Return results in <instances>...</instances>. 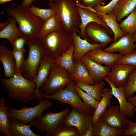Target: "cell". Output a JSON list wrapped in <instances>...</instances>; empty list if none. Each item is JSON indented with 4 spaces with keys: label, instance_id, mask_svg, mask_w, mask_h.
Wrapping results in <instances>:
<instances>
[{
    "label": "cell",
    "instance_id": "obj_36",
    "mask_svg": "<svg viewBox=\"0 0 136 136\" xmlns=\"http://www.w3.org/2000/svg\"><path fill=\"white\" fill-rule=\"evenodd\" d=\"M126 97L127 98L133 96L136 92V69L130 74L127 83L124 88Z\"/></svg>",
    "mask_w": 136,
    "mask_h": 136
},
{
    "label": "cell",
    "instance_id": "obj_56",
    "mask_svg": "<svg viewBox=\"0 0 136 136\" xmlns=\"http://www.w3.org/2000/svg\"></svg>",
    "mask_w": 136,
    "mask_h": 136
},
{
    "label": "cell",
    "instance_id": "obj_37",
    "mask_svg": "<svg viewBox=\"0 0 136 136\" xmlns=\"http://www.w3.org/2000/svg\"><path fill=\"white\" fill-rule=\"evenodd\" d=\"M54 136H79V133L76 128L68 126L61 122Z\"/></svg>",
    "mask_w": 136,
    "mask_h": 136
},
{
    "label": "cell",
    "instance_id": "obj_16",
    "mask_svg": "<svg viewBox=\"0 0 136 136\" xmlns=\"http://www.w3.org/2000/svg\"><path fill=\"white\" fill-rule=\"evenodd\" d=\"M78 34L76 31L72 34L74 48L73 58L75 64L88 52L99 47L102 48L100 44L91 43L86 38L82 39Z\"/></svg>",
    "mask_w": 136,
    "mask_h": 136
},
{
    "label": "cell",
    "instance_id": "obj_7",
    "mask_svg": "<svg viewBox=\"0 0 136 136\" xmlns=\"http://www.w3.org/2000/svg\"><path fill=\"white\" fill-rule=\"evenodd\" d=\"M70 74L64 69L54 64L51 70L48 78L40 89L47 96L56 93L66 87L72 81Z\"/></svg>",
    "mask_w": 136,
    "mask_h": 136
},
{
    "label": "cell",
    "instance_id": "obj_33",
    "mask_svg": "<svg viewBox=\"0 0 136 136\" xmlns=\"http://www.w3.org/2000/svg\"><path fill=\"white\" fill-rule=\"evenodd\" d=\"M122 30L132 36L136 31V11L134 10L119 23Z\"/></svg>",
    "mask_w": 136,
    "mask_h": 136
},
{
    "label": "cell",
    "instance_id": "obj_18",
    "mask_svg": "<svg viewBox=\"0 0 136 136\" xmlns=\"http://www.w3.org/2000/svg\"><path fill=\"white\" fill-rule=\"evenodd\" d=\"M76 6L81 19L79 26L80 32L79 35L82 39L85 38V29L86 26L91 22H95L101 24L105 27L110 35H112V31L95 13L87 9L82 8L76 5Z\"/></svg>",
    "mask_w": 136,
    "mask_h": 136
},
{
    "label": "cell",
    "instance_id": "obj_14",
    "mask_svg": "<svg viewBox=\"0 0 136 136\" xmlns=\"http://www.w3.org/2000/svg\"><path fill=\"white\" fill-rule=\"evenodd\" d=\"M135 69L132 66L115 63L111 68V71L106 77L116 87L124 88L130 74Z\"/></svg>",
    "mask_w": 136,
    "mask_h": 136
},
{
    "label": "cell",
    "instance_id": "obj_40",
    "mask_svg": "<svg viewBox=\"0 0 136 136\" xmlns=\"http://www.w3.org/2000/svg\"><path fill=\"white\" fill-rule=\"evenodd\" d=\"M120 0H111L109 3L104 5L98 6L93 9L98 12L107 14L112 12V10Z\"/></svg>",
    "mask_w": 136,
    "mask_h": 136
},
{
    "label": "cell",
    "instance_id": "obj_30",
    "mask_svg": "<svg viewBox=\"0 0 136 136\" xmlns=\"http://www.w3.org/2000/svg\"><path fill=\"white\" fill-rule=\"evenodd\" d=\"M104 80L96 83L95 85L80 82H75L78 87L99 102L102 97V90L105 84Z\"/></svg>",
    "mask_w": 136,
    "mask_h": 136
},
{
    "label": "cell",
    "instance_id": "obj_9",
    "mask_svg": "<svg viewBox=\"0 0 136 136\" xmlns=\"http://www.w3.org/2000/svg\"><path fill=\"white\" fill-rule=\"evenodd\" d=\"M39 101L33 107L24 106L19 110L11 108L7 111L8 115L19 120L25 124H28L36 118L42 116L43 111L52 105L48 99Z\"/></svg>",
    "mask_w": 136,
    "mask_h": 136
},
{
    "label": "cell",
    "instance_id": "obj_19",
    "mask_svg": "<svg viewBox=\"0 0 136 136\" xmlns=\"http://www.w3.org/2000/svg\"><path fill=\"white\" fill-rule=\"evenodd\" d=\"M80 60L85 65L96 83L103 80V78L108 75L111 70L108 67L103 66L94 61L86 54L81 58Z\"/></svg>",
    "mask_w": 136,
    "mask_h": 136
},
{
    "label": "cell",
    "instance_id": "obj_21",
    "mask_svg": "<svg viewBox=\"0 0 136 136\" xmlns=\"http://www.w3.org/2000/svg\"><path fill=\"white\" fill-rule=\"evenodd\" d=\"M0 61L5 77L10 78L16 74V62L12 51L2 44L0 47Z\"/></svg>",
    "mask_w": 136,
    "mask_h": 136
},
{
    "label": "cell",
    "instance_id": "obj_53",
    "mask_svg": "<svg viewBox=\"0 0 136 136\" xmlns=\"http://www.w3.org/2000/svg\"><path fill=\"white\" fill-rule=\"evenodd\" d=\"M134 111L135 112H136V108H135L134 109Z\"/></svg>",
    "mask_w": 136,
    "mask_h": 136
},
{
    "label": "cell",
    "instance_id": "obj_17",
    "mask_svg": "<svg viewBox=\"0 0 136 136\" xmlns=\"http://www.w3.org/2000/svg\"><path fill=\"white\" fill-rule=\"evenodd\" d=\"M103 50L112 53L118 51L123 56L131 54L136 51L135 43L133 41L131 36L128 34H125Z\"/></svg>",
    "mask_w": 136,
    "mask_h": 136
},
{
    "label": "cell",
    "instance_id": "obj_6",
    "mask_svg": "<svg viewBox=\"0 0 136 136\" xmlns=\"http://www.w3.org/2000/svg\"><path fill=\"white\" fill-rule=\"evenodd\" d=\"M74 83L72 81L62 89L51 95L45 96L44 94L42 98L53 99L61 104H68L72 108L79 112L93 116L95 109L82 101L74 88Z\"/></svg>",
    "mask_w": 136,
    "mask_h": 136
},
{
    "label": "cell",
    "instance_id": "obj_27",
    "mask_svg": "<svg viewBox=\"0 0 136 136\" xmlns=\"http://www.w3.org/2000/svg\"><path fill=\"white\" fill-rule=\"evenodd\" d=\"M74 45L67 51L58 58L54 59V65L65 69L71 74L74 71L76 64L74 61L73 55Z\"/></svg>",
    "mask_w": 136,
    "mask_h": 136
},
{
    "label": "cell",
    "instance_id": "obj_24",
    "mask_svg": "<svg viewBox=\"0 0 136 136\" xmlns=\"http://www.w3.org/2000/svg\"><path fill=\"white\" fill-rule=\"evenodd\" d=\"M95 13L106 24L113 32L114 35L113 42L116 41L119 38L125 34L120 28L115 15L112 12L107 14L102 13L98 12Z\"/></svg>",
    "mask_w": 136,
    "mask_h": 136
},
{
    "label": "cell",
    "instance_id": "obj_22",
    "mask_svg": "<svg viewBox=\"0 0 136 136\" xmlns=\"http://www.w3.org/2000/svg\"><path fill=\"white\" fill-rule=\"evenodd\" d=\"M9 131L11 136H39L31 129V123L25 124L19 120L9 116Z\"/></svg>",
    "mask_w": 136,
    "mask_h": 136
},
{
    "label": "cell",
    "instance_id": "obj_51",
    "mask_svg": "<svg viewBox=\"0 0 136 136\" xmlns=\"http://www.w3.org/2000/svg\"><path fill=\"white\" fill-rule=\"evenodd\" d=\"M75 0V1H78L79 2H80L82 0Z\"/></svg>",
    "mask_w": 136,
    "mask_h": 136
},
{
    "label": "cell",
    "instance_id": "obj_39",
    "mask_svg": "<svg viewBox=\"0 0 136 136\" xmlns=\"http://www.w3.org/2000/svg\"><path fill=\"white\" fill-rule=\"evenodd\" d=\"M116 63L132 66L136 69V51L131 54L123 56Z\"/></svg>",
    "mask_w": 136,
    "mask_h": 136
},
{
    "label": "cell",
    "instance_id": "obj_41",
    "mask_svg": "<svg viewBox=\"0 0 136 136\" xmlns=\"http://www.w3.org/2000/svg\"><path fill=\"white\" fill-rule=\"evenodd\" d=\"M123 135L125 136H136V122L129 120Z\"/></svg>",
    "mask_w": 136,
    "mask_h": 136
},
{
    "label": "cell",
    "instance_id": "obj_20",
    "mask_svg": "<svg viewBox=\"0 0 136 136\" xmlns=\"http://www.w3.org/2000/svg\"><path fill=\"white\" fill-rule=\"evenodd\" d=\"M102 48L101 47L97 48L88 52L86 54L96 63L101 65L105 64L110 68L123 56L119 54L105 52Z\"/></svg>",
    "mask_w": 136,
    "mask_h": 136
},
{
    "label": "cell",
    "instance_id": "obj_1",
    "mask_svg": "<svg viewBox=\"0 0 136 136\" xmlns=\"http://www.w3.org/2000/svg\"><path fill=\"white\" fill-rule=\"evenodd\" d=\"M13 17L18 24L22 36L27 41L38 39L44 21L30 12L21 4L4 9Z\"/></svg>",
    "mask_w": 136,
    "mask_h": 136
},
{
    "label": "cell",
    "instance_id": "obj_12",
    "mask_svg": "<svg viewBox=\"0 0 136 136\" xmlns=\"http://www.w3.org/2000/svg\"><path fill=\"white\" fill-rule=\"evenodd\" d=\"M85 34L87 40H90L95 43H99L102 48L113 42V39L105 27L96 22H91L87 24L85 28Z\"/></svg>",
    "mask_w": 136,
    "mask_h": 136
},
{
    "label": "cell",
    "instance_id": "obj_15",
    "mask_svg": "<svg viewBox=\"0 0 136 136\" xmlns=\"http://www.w3.org/2000/svg\"><path fill=\"white\" fill-rule=\"evenodd\" d=\"M103 79L107 82L111 87L112 94L116 98L119 102L120 112L128 118H132L134 114L135 107L127 101L125 96L124 87H116L106 76L103 77Z\"/></svg>",
    "mask_w": 136,
    "mask_h": 136
},
{
    "label": "cell",
    "instance_id": "obj_13",
    "mask_svg": "<svg viewBox=\"0 0 136 136\" xmlns=\"http://www.w3.org/2000/svg\"><path fill=\"white\" fill-rule=\"evenodd\" d=\"M99 119L113 127L120 129L125 128L129 120L120 112L117 105L109 106Z\"/></svg>",
    "mask_w": 136,
    "mask_h": 136
},
{
    "label": "cell",
    "instance_id": "obj_47",
    "mask_svg": "<svg viewBox=\"0 0 136 136\" xmlns=\"http://www.w3.org/2000/svg\"><path fill=\"white\" fill-rule=\"evenodd\" d=\"M10 16H9L6 22L0 23V30H1L7 27L9 23L10 20Z\"/></svg>",
    "mask_w": 136,
    "mask_h": 136
},
{
    "label": "cell",
    "instance_id": "obj_10",
    "mask_svg": "<svg viewBox=\"0 0 136 136\" xmlns=\"http://www.w3.org/2000/svg\"><path fill=\"white\" fill-rule=\"evenodd\" d=\"M92 116L72 108L64 117L62 122L68 126L76 128L79 136H83L89 125L92 123Z\"/></svg>",
    "mask_w": 136,
    "mask_h": 136
},
{
    "label": "cell",
    "instance_id": "obj_25",
    "mask_svg": "<svg viewBox=\"0 0 136 136\" xmlns=\"http://www.w3.org/2000/svg\"><path fill=\"white\" fill-rule=\"evenodd\" d=\"M70 77L74 82H80L91 85L96 84L90 75L85 65L81 60L76 63L74 71L70 74Z\"/></svg>",
    "mask_w": 136,
    "mask_h": 136
},
{
    "label": "cell",
    "instance_id": "obj_49",
    "mask_svg": "<svg viewBox=\"0 0 136 136\" xmlns=\"http://www.w3.org/2000/svg\"><path fill=\"white\" fill-rule=\"evenodd\" d=\"M132 40L134 43L136 42V31L131 36Z\"/></svg>",
    "mask_w": 136,
    "mask_h": 136
},
{
    "label": "cell",
    "instance_id": "obj_28",
    "mask_svg": "<svg viewBox=\"0 0 136 136\" xmlns=\"http://www.w3.org/2000/svg\"><path fill=\"white\" fill-rule=\"evenodd\" d=\"M113 95L111 93V89L109 86V89L103 88L102 90L101 99L95 109L94 114L92 117V122L93 124L97 121L108 107L111 103V100Z\"/></svg>",
    "mask_w": 136,
    "mask_h": 136
},
{
    "label": "cell",
    "instance_id": "obj_52",
    "mask_svg": "<svg viewBox=\"0 0 136 136\" xmlns=\"http://www.w3.org/2000/svg\"><path fill=\"white\" fill-rule=\"evenodd\" d=\"M135 50L136 51V42L135 43Z\"/></svg>",
    "mask_w": 136,
    "mask_h": 136
},
{
    "label": "cell",
    "instance_id": "obj_3",
    "mask_svg": "<svg viewBox=\"0 0 136 136\" xmlns=\"http://www.w3.org/2000/svg\"><path fill=\"white\" fill-rule=\"evenodd\" d=\"M48 6L53 8L63 28L71 34L80 32V15L74 0H55Z\"/></svg>",
    "mask_w": 136,
    "mask_h": 136
},
{
    "label": "cell",
    "instance_id": "obj_50",
    "mask_svg": "<svg viewBox=\"0 0 136 136\" xmlns=\"http://www.w3.org/2000/svg\"><path fill=\"white\" fill-rule=\"evenodd\" d=\"M50 2H54L55 0H47Z\"/></svg>",
    "mask_w": 136,
    "mask_h": 136
},
{
    "label": "cell",
    "instance_id": "obj_5",
    "mask_svg": "<svg viewBox=\"0 0 136 136\" xmlns=\"http://www.w3.org/2000/svg\"><path fill=\"white\" fill-rule=\"evenodd\" d=\"M29 48L27 58L24 59L21 73L25 78L33 82L40 64L47 53L41 39L27 41Z\"/></svg>",
    "mask_w": 136,
    "mask_h": 136
},
{
    "label": "cell",
    "instance_id": "obj_45",
    "mask_svg": "<svg viewBox=\"0 0 136 136\" xmlns=\"http://www.w3.org/2000/svg\"><path fill=\"white\" fill-rule=\"evenodd\" d=\"M36 0H23L20 4L26 8L30 6L33 2Z\"/></svg>",
    "mask_w": 136,
    "mask_h": 136
},
{
    "label": "cell",
    "instance_id": "obj_35",
    "mask_svg": "<svg viewBox=\"0 0 136 136\" xmlns=\"http://www.w3.org/2000/svg\"><path fill=\"white\" fill-rule=\"evenodd\" d=\"M73 87L76 92L83 102L87 105L95 109L99 101L78 87L75 82L74 84Z\"/></svg>",
    "mask_w": 136,
    "mask_h": 136
},
{
    "label": "cell",
    "instance_id": "obj_34",
    "mask_svg": "<svg viewBox=\"0 0 136 136\" xmlns=\"http://www.w3.org/2000/svg\"><path fill=\"white\" fill-rule=\"evenodd\" d=\"M26 8L31 13L44 21L55 14V11L52 8L47 9L41 8L32 5Z\"/></svg>",
    "mask_w": 136,
    "mask_h": 136
},
{
    "label": "cell",
    "instance_id": "obj_29",
    "mask_svg": "<svg viewBox=\"0 0 136 136\" xmlns=\"http://www.w3.org/2000/svg\"><path fill=\"white\" fill-rule=\"evenodd\" d=\"M17 23L14 18L12 17L10 18L8 25L0 31V38L8 40L12 45L16 38L22 36L20 28L16 25Z\"/></svg>",
    "mask_w": 136,
    "mask_h": 136
},
{
    "label": "cell",
    "instance_id": "obj_55",
    "mask_svg": "<svg viewBox=\"0 0 136 136\" xmlns=\"http://www.w3.org/2000/svg\"><path fill=\"white\" fill-rule=\"evenodd\" d=\"M106 0H105V1H106Z\"/></svg>",
    "mask_w": 136,
    "mask_h": 136
},
{
    "label": "cell",
    "instance_id": "obj_48",
    "mask_svg": "<svg viewBox=\"0 0 136 136\" xmlns=\"http://www.w3.org/2000/svg\"><path fill=\"white\" fill-rule=\"evenodd\" d=\"M14 0H0V4L3 5L7 2L12 1Z\"/></svg>",
    "mask_w": 136,
    "mask_h": 136
},
{
    "label": "cell",
    "instance_id": "obj_8",
    "mask_svg": "<svg viewBox=\"0 0 136 136\" xmlns=\"http://www.w3.org/2000/svg\"><path fill=\"white\" fill-rule=\"evenodd\" d=\"M69 111L67 108L58 112H47L43 116L34 119L30 123L37 131L46 132V136H54L63 118Z\"/></svg>",
    "mask_w": 136,
    "mask_h": 136
},
{
    "label": "cell",
    "instance_id": "obj_38",
    "mask_svg": "<svg viewBox=\"0 0 136 136\" xmlns=\"http://www.w3.org/2000/svg\"><path fill=\"white\" fill-rule=\"evenodd\" d=\"M12 51L16 62V74L19 72L21 73L24 60V55L25 52V48L20 50L13 49Z\"/></svg>",
    "mask_w": 136,
    "mask_h": 136
},
{
    "label": "cell",
    "instance_id": "obj_2",
    "mask_svg": "<svg viewBox=\"0 0 136 136\" xmlns=\"http://www.w3.org/2000/svg\"><path fill=\"white\" fill-rule=\"evenodd\" d=\"M0 81L9 98L25 104L35 100L36 84L24 77L21 72L8 78H2Z\"/></svg>",
    "mask_w": 136,
    "mask_h": 136
},
{
    "label": "cell",
    "instance_id": "obj_11",
    "mask_svg": "<svg viewBox=\"0 0 136 136\" xmlns=\"http://www.w3.org/2000/svg\"><path fill=\"white\" fill-rule=\"evenodd\" d=\"M54 59L46 54L43 58L38 67L33 82L36 85L34 94L35 100L40 101L42 100L44 94L40 89L47 80L51 68L54 64Z\"/></svg>",
    "mask_w": 136,
    "mask_h": 136
},
{
    "label": "cell",
    "instance_id": "obj_43",
    "mask_svg": "<svg viewBox=\"0 0 136 136\" xmlns=\"http://www.w3.org/2000/svg\"><path fill=\"white\" fill-rule=\"evenodd\" d=\"M105 0H82L80 2L83 6L93 8L100 5H104Z\"/></svg>",
    "mask_w": 136,
    "mask_h": 136
},
{
    "label": "cell",
    "instance_id": "obj_42",
    "mask_svg": "<svg viewBox=\"0 0 136 136\" xmlns=\"http://www.w3.org/2000/svg\"><path fill=\"white\" fill-rule=\"evenodd\" d=\"M27 40L22 36H19L14 41L12 45L13 49L20 50L24 47L25 44H26Z\"/></svg>",
    "mask_w": 136,
    "mask_h": 136
},
{
    "label": "cell",
    "instance_id": "obj_26",
    "mask_svg": "<svg viewBox=\"0 0 136 136\" xmlns=\"http://www.w3.org/2000/svg\"><path fill=\"white\" fill-rule=\"evenodd\" d=\"M136 7V0H120L112 10L117 22L127 16L134 10Z\"/></svg>",
    "mask_w": 136,
    "mask_h": 136
},
{
    "label": "cell",
    "instance_id": "obj_46",
    "mask_svg": "<svg viewBox=\"0 0 136 136\" xmlns=\"http://www.w3.org/2000/svg\"><path fill=\"white\" fill-rule=\"evenodd\" d=\"M127 100L135 107H136V94L134 96H133L127 98Z\"/></svg>",
    "mask_w": 136,
    "mask_h": 136
},
{
    "label": "cell",
    "instance_id": "obj_23",
    "mask_svg": "<svg viewBox=\"0 0 136 136\" xmlns=\"http://www.w3.org/2000/svg\"><path fill=\"white\" fill-rule=\"evenodd\" d=\"M93 125V136H118L123 135L125 130L113 127L100 119Z\"/></svg>",
    "mask_w": 136,
    "mask_h": 136
},
{
    "label": "cell",
    "instance_id": "obj_54",
    "mask_svg": "<svg viewBox=\"0 0 136 136\" xmlns=\"http://www.w3.org/2000/svg\"><path fill=\"white\" fill-rule=\"evenodd\" d=\"M134 10L136 11V7L135 8V9H134Z\"/></svg>",
    "mask_w": 136,
    "mask_h": 136
},
{
    "label": "cell",
    "instance_id": "obj_4",
    "mask_svg": "<svg viewBox=\"0 0 136 136\" xmlns=\"http://www.w3.org/2000/svg\"><path fill=\"white\" fill-rule=\"evenodd\" d=\"M41 40L47 53L54 59L74 45L72 34L63 28L47 34Z\"/></svg>",
    "mask_w": 136,
    "mask_h": 136
},
{
    "label": "cell",
    "instance_id": "obj_32",
    "mask_svg": "<svg viewBox=\"0 0 136 136\" xmlns=\"http://www.w3.org/2000/svg\"><path fill=\"white\" fill-rule=\"evenodd\" d=\"M62 28L59 20L55 14L44 21L38 39H41L47 34Z\"/></svg>",
    "mask_w": 136,
    "mask_h": 136
},
{
    "label": "cell",
    "instance_id": "obj_31",
    "mask_svg": "<svg viewBox=\"0 0 136 136\" xmlns=\"http://www.w3.org/2000/svg\"><path fill=\"white\" fill-rule=\"evenodd\" d=\"M9 106H5V98H0V131L5 136H11L9 131V122L7 111Z\"/></svg>",
    "mask_w": 136,
    "mask_h": 136
},
{
    "label": "cell",
    "instance_id": "obj_44",
    "mask_svg": "<svg viewBox=\"0 0 136 136\" xmlns=\"http://www.w3.org/2000/svg\"><path fill=\"white\" fill-rule=\"evenodd\" d=\"M93 125L92 123L89 125L83 136H93Z\"/></svg>",
    "mask_w": 136,
    "mask_h": 136
}]
</instances>
